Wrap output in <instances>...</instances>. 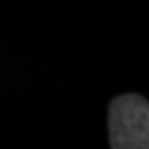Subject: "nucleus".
Here are the masks:
<instances>
[{"label":"nucleus","instance_id":"obj_1","mask_svg":"<svg viewBox=\"0 0 149 149\" xmlns=\"http://www.w3.org/2000/svg\"><path fill=\"white\" fill-rule=\"evenodd\" d=\"M110 147H149V104L137 93H124L110 104Z\"/></svg>","mask_w":149,"mask_h":149}]
</instances>
